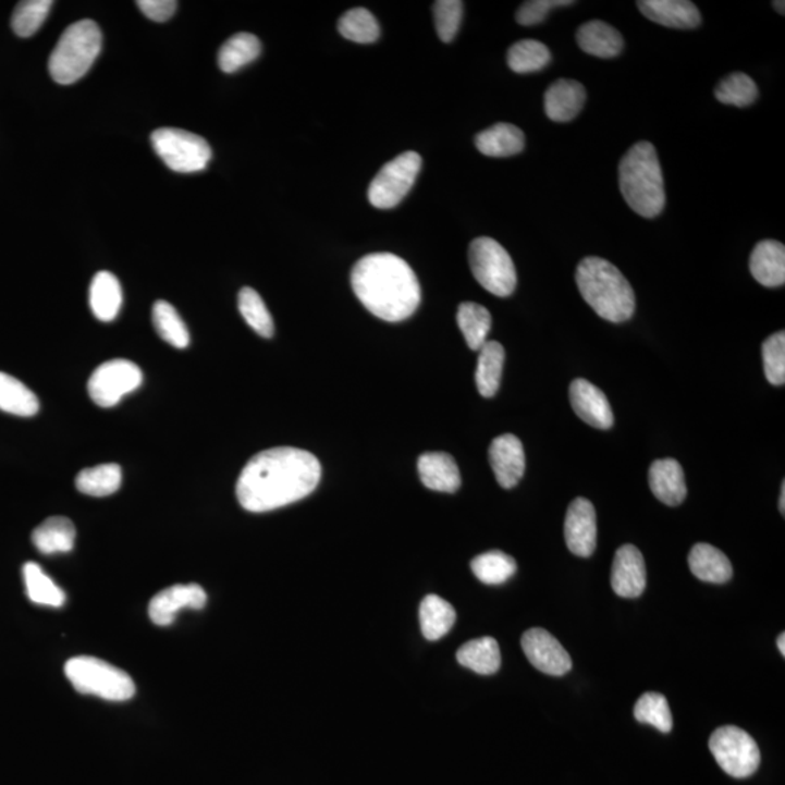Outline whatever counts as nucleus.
I'll list each match as a JSON object with an SVG mask.
<instances>
[{
  "instance_id": "nucleus-1",
  "label": "nucleus",
  "mask_w": 785,
  "mask_h": 785,
  "mask_svg": "<svg viewBox=\"0 0 785 785\" xmlns=\"http://www.w3.org/2000/svg\"><path fill=\"white\" fill-rule=\"evenodd\" d=\"M322 467L309 451L279 446L256 454L238 476L237 501L246 511L268 512L292 505L318 488Z\"/></svg>"
},
{
  "instance_id": "nucleus-2",
  "label": "nucleus",
  "mask_w": 785,
  "mask_h": 785,
  "mask_svg": "<svg viewBox=\"0 0 785 785\" xmlns=\"http://www.w3.org/2000/svg\"><path fill=\"white\" fill-rule=\"evenodd\" d=\"M355 296L376 318L402 322L419 307L420 285L409 263L393 254H371L351 272Z\"/></svg>"
},
{
  "instance_id": "nucleus-3",
  "label": "nucleus",
  "mask_w": 785,
  "mask_h": 785,
  "mask_svg": "<svg viewBox=\"0 0 785 785\" xmlns=\"http://www.w3.org/2000/svg\"><path fill=\"white\" fill-rule=\"evenodd\" d=\"M576 284L584 300L600 318L622 323L635 315L636 294L622 271L609 260L597 256L580 260Z\"/></svg>"
},
{
  "instance_id": "nucleus-4",
  "label": "nucleus",
  "mask_w": 785,
  "mask_h": 785,
  "mask_svg": "<svg viewBox=\"0 0 785 785\" xmlns=\"http://www.w3.org/2000/svg\"><path fill=\"white\" fill-rule=\"evenodd\" d=\"M620 189L628 207L645 219L658 217L666 195L661 162L652 143L640 142L620 162Z\"/></svg>"
},
{
  "instance_id": "nucleus-5",
  "label": "nucleus",
  "mask_w": 785,
  "mask_h": 785,
  "mask_svg": "<svg viewBox=\"0 0 785 785\" xmlns=\"http://www.w3.org/2000/svg\"><path fill=\"white\" fill-rule=\"evenodd\" d=\"M102 49V33L90 20L71 25L62 34L49 60L51 77L60 85H72L93 68Z\"/></svg>"
},
{
  "instance_id": "nucleus-6",
  "label": "nucleus",
  "mask_w": 785,
  "mask_h": 785,
  "mask_svg": "<svg viewBox=\"0 0 785 785\" xmlns=\"http://www.w3.org/2000/svg\"><path fill=\"white\" fill-rule=\"evenodd\" d=\"M64 674L73 688L85 696H95L107 701H127L136 694L132 676L102 659L77 657L68 661Z\"/></svg>"
},
{
  "instance_id": "nucleus-7",
  "label": "nucleus",
  "mask_w": 785,
  "mask_h": 785,
  "mask_svg": "<svg viewBox=\"0 0 785 785\" xmlns=\"http://www.w3.org/2000/svg\"><path fill=\"white\" fill-rule=\"evenodd\" d=\"M468 260L477 283L493 296L510 297L516 287L511 255L492 237H477L468 249Z\"/></svg>"
},
{
  "instance_id": "nucleus-8",
  "label": "nucleus",
  "mask_w": 785,
  "mask_h": 785,
  "mask_svg": "<svg viewBox=\"0 0 785 785\" xmlns=\"http://www.w3.org/2000/svg\"><path fill=\"white\" fill-rule=\"evenodd\" d=\"M151 145L173 172H201L211 160L210 145L197 134L177 128H159L151 134Z\"/></svg>"
},
{
  "instance_id": "nucleus-9",
  "label": "nucleus",
  "mask_w": 785,
  "mask_h": 785,
  "mask_svg": "<svg viewBox=\"0 0 785 785\" xmlns=\"http://www.w3.org/2000/svg\"><path fill=\"white\" fill-rule=\"evenodd\" d=\"M709 748L715 761L733 778H748L761 763L753 737L736 726H723L711 735Z\"/></svg>"
},
{
  "instance_id": "nucleus-10",
  "label": "nucleus",
  "mask_w": 785,
  "mask_h": 785,
  "mask_svg": "<svg viewBox=\"0 0 785 785\" xmlns=\"http://www.w3.org/2000/svg\"><path fill=\"white\" fill-rule=\"evenodd\" d=\"M422 167V158L416 151H406L384 164L368 188V199L376 208L389 210L396 207L415 185Z\"/></svg>"
},
{
  "instance_id": "nucleus-11",
  "label": "nucleus",
  "mask_w": 785,
  "mask_h": 785,
  "mask_svg": "<svg viewBox=\"0 0 785 785\" xmlns=\"http://www.w3.org/2000/svg\"><path fill=\"white\" fill-rule=\"evenodd\" d=\"M140 368L127 359H112L99 366L90 376L88 392L98 406H115L128 393L140 388Z\"/></svg>"
},
{
  "instance_id": "nucleus-12",
  "label": "nucleus",
  "mask_w": 785,
  "mask_h": 785,
  "mask_svg": "<svg viewBox=\"0 0 785 785\" xmlns=\"http://www.w3.org/2000/svg\"><path fill=\"white\" fill-rule=\"evenodd\" d=\"M520 645L531 665L543 674L563 676L572 670L571 654L561 641L544 628L536 627L524 633Z\"/></svg>"
},
{
  "instance_id": "nucleus-13",
  "label": "nucleus",
  "mask_w": 785,
  "mask_h": 785,
  "mask_svg": "<svg viewBox=\"0 0 785 785\" xmlns=\"http://www.w3.org/2000/svg\"><path fill=\"white\" fill-rule=\"evenodd\" d=\"M567 549L579 557L592 556L597 549L596 507L585 498L575 499L565 519Z\"/></svg>"
},
{
  "instance_id": "nucleus-14",
  "label": "nucleus",
  "mask_w": 785,
  "mask_h": 785,
  "mask_svg": "<svg viewBox=\"0 0 785 785\" xmlns=\"http://www.w3.org/2000/svg\"><path fill=\"white\" fill-rule=\"evenodd\" d=\"M206 604L207 593L199 585H173L150 601L149 617L156 626L167 627L175 622L177 611L203 610Z\"/></svg>"
},
{
  "instance_id": "nucleus-15",
  "label": "nucleus",
  "mask_w": 785,
  "mask_h": 785,
  "mask_svg": "<svg viewBox=\"0 0 785 785\" xmlns=\"http://www.w3.org/2000/svg\"><path fill=\"white\" fill-rule=\"evenodd\" d=\"M489 462L498 483L503 489L515 488L526 471L523 442L512 433L494 438L489 446Z\"/></svg>"
},
{
  "instance_id": "nucleus-16",
  "label": "nucleus",
  "mask_w": 785,
  "mask_h": 785,
  "mask_svg": "<svg viewBox=\"0 0 785 785\" xmlns=\"http://www.w3.org/2000/svg\"><path fill=\"white\" fill-rule=\"evenodd\" d=\"M569 397L575 414L584 422L598 429H610L614 425V414L609 398L597 385L585 379H576L571 384Z\"/></svg>"
},
{
  "instance_id": "nucleus-17",
  "label": "nucleus",
  "mask_w": 785,
  "mask_h": 785,
  "mask_svg": "<svg viewBox=\"0 0 785 785\" xmlns=\"http://www.w3.org/2000/svg\"><path fill=\"white\" fill-rule=\"evenodd\" d=\"M611 585L622 598H637L645 592L646 563L643 554L635 545H623L615 553Z\"/></svg>"
},
{
  "instance_id": "nucleus-18",
  "label": "nucleus",
  "mask_w": 785,
  "mask_h": 785,
  "mask_svg": "<svg viewBox=\"0 0 785 785\" xmlns=\"http://www.w3.org/2000/svg\"><path fill=\"white\" fill-rule=\"evenodd\" d=\"M637 8L646 19L663 27L691 29L701 24L700 11L688 0H640Z\"/></svg>"
},
{
  "instance_id": "nucleus-19",
  "label": "nucleus",
  "mask_w": 785,
  "mask_h": 785,
  "mask_svg": "<svg viewBox=\"0 0 785 785\" xmlns=\"http://www.w3.org/2000/svg\"><path fill=\"white\" fill-rule=\"evenodd\" d=\"M649 486L667 506H678L687 498L683 466L674 458L657 459L649 468Z\"/></svg>"
},
{
  "instance_id": "nucleus-20",
  "label": "nucleus",
  "mask_w": 785,
  "mask_h": 785,
  "mask_svg": "<svg viewBox=\"0 0 785 785\" xmlns=\"http://www.w3.org/2000/svg\"><path fill=\"white\" fill-rule=\"evenodd\" d=\"M750 274L763 287H781L785 283V247L776 241L759 242L750 255Z\"/></svg>"
},
{
  "instance_id": "nucleus-21",
  "label": "nucleus",
  "mask_w": 785,
  "mask_h": 785,
  "mask_svg": "<svg viewBox=\"0 0 785 785\" xmlns=\"http://www.w3.org/2000/svg\"><path fill=\"white\" fill-rule=\"evenodd\" d=\"M587 93L584 85L571 79L554 82L544 95L545 115L554 123H569L582 111Z\"/></svg>"
},
{
  "instance_id": "nucleus-22",
  "label": "nucleus",
  "mask_w": 785,
  "mask_h": 785,
  "mask_svg": "<svg viewBox=\"0 0 785 785\" xmlns=\"http://www.w3.org/2000/svg\"><path fill=\"white\" fill-rule=\"evenodd\" d=\"M418 470L425 488L436 492L454 493L462 486L455 459L446 453H427L419 457Z\"/></svg>"
},
{
  "instance_id": "nucleus-23",
  "label": "nucleus",
  "mask_w": 785,
  "mask_h": 785,
  "mask_svg": "<svg viewBox=\"0 0 785 785\" xmlns=\"http://www.w3.org/2000/svg\"><path fill=\"white\" fill-rule=\"evenodd\" d=\"M578 46L585 53L601 59H613L622 53L624 40L622 34L604 21H589L576 34Z\"/></svg>"
},
{
  "instance_id": "nucleus-24",
  "label": "nucleus",
  "mask_w": 785,
  "mask_h": 785,
  "mask_svg": "<svg viewBox=\"0 0 785 785\" xmlns=\"http://www.w3.org/2000/svg\"><path fill=\"white\" fill-rule=\"evenodd\" d=\"M89 305L95 318L101 322H112L123 306V290L120 281L108 271L98 272L90 283Z\"/></svg>"
},
{
  "instance_id": "nucleus-25",
  "label": "nucleus",
  "mask_w": 785,
  "mask_h": 785,
  "mask_svg": "<svg viewBox=\"0 0 785 785\" xmlns=\"http://www.w3.org/2000/svg\"><path fill=\"white\" fill-rule=\"evenodd\" d=\"M689 569L702 582L726 584L733 575V567L726 554L714 545L698 543L688 556Z\"/></svg>"
},
{
  "instance_id": "nucleus-26",
  "label": "nucleus",
  "mask_w": 785,
  "mask_h": 785,
  "mask_svg": "<svg viewBox=\"0 0 785 785\" xmlns=\"http://www.w3.org/2000/svg\"><path fill=\"white\" fill-rule=\"evenodd\" d=\"M526 146V137L515 125L498 123L476 136V147L489 158H510L520 154Z\"/></svg>"
},
{
  "instance_id": "nucleus-27",
  "label": "nucleus",
  "mask_w": 785,
  "mask_h": 785,
  "mask_svg": "<svg viewBox=\"0 0 785 785\" xmlns=\"http://www.w3.org/2000/svg\"><path fill=\"white\" fill-rule=\"evenodd\" d=\"M76 528L64 516H51L33 532V543L41 553H69L75 548Z\"/></svg>"
},
{
  "instance_id": "nucleus-28",
  "label": "nucleus",
  "mask_w": 785,
  "mask_h": 785,
  "mask_svg": "<svg viewBox=\"0 0 785 785\" xmlns=\"http://www.w3.org/2000/svg\"><path fill=\"white\" fill-rule=\"evenodd\" d=\"M459 665L479 675L496 674L501 667V649L493 637H480L467 641L457 652Z\"/></svg>"
},
{
  "instance_id": "nucleus-29",
  "label": "nucleus",
  "mask_w": 785,
  "mask_h": 785,
  "mask_svg": "<svg viewBox=\"0 0 785 785\" xmlns=\"http://www.w3.org/2000/svg\"><path fill=\"white\" fill-rule=\"evenodd\" d=\"M505 349L496 341H488L479 349L476 385L483 397H493L501 385Z\"/></svg>"
},
{
  "instance_id": "nucleus-30",
  "label": "nucleus",
  "mask_w": 785,
  "mask_h": 785,
  "mask_svg": "<svg viewBox=\"0 0 785 785\" xmlns=\"http://www.w3.org/2000/svg\"><path fill=\"white\" fill-rule=\"evenodd\" d=\"M455 618L457 615H455L453 605L442 600L441 597L428 596L420 604L419 622L425 639L440 640L449 635Z\"/></svg>"
},
{
  "instance_id": "nucleus-31",
  "label": "nucleus",
  "mask_w": 785,
  "mask_h": 785,
  "mask_svg": "<svg viewBox=\"0 0 785 785\" xmlns=\"http://www.w3.org/2000/svg\"><path fill=\"white\" fill-rule=\"evenodd\" d=\"M260 50H262V46L254 34H236L221 46L219 66L224 73L241 71L246 64L259 58Z\"/></svg>"
},
{
  "instance_id": "nucleus-32",
  "label": "nucleus",
  "mask_w": 785,
  "mask_h": 785,
  "mask_svg": "<svg viewBox=\"0 0 785 785\" xmlns=\"http://www.w3.org/2000/svg\"><path fill=\"white\" fill-rule=\"evenodd\" d=\"M40 409V402L19 379L0 372V410L16 416H34Z\"/></svg>"
},
{
  "instance_id": "nucleus-33",
  "label": "nucleus",
  "mask_w": 785,
  "mask_h": 785,
  "mask_svg": "<svg viewBox=\"0 0 785 785\" xmlns=\"http://www.w3.org/2000/svg\"><path fill=\"white\" fill-rule=\"evenodd\" d=\"M457 323L468 348L479 351L488 342L492 316L486 307L477 303H463L458 307Z\"/></svg>"
},
{
  "instance_id": "nucleus-34",
  "label": "nucleus",
  "mask_w": 785,
  "mask_h": 785,
  "mask_svg": "<svg viewBox=\"0 0 785 785\" xmlns=\"http://www.w3.org/2000/svg\"><path fill=\"white\" fill-rule=\"evenodd\" d=\"M23 575L27 596L34 604L60 609L66 602V593L54 584L49 575H46V572L37 563H27L24 566Z\"/></svg>"
},
{
  "instance_id": "nucleus-35",
  "label": "nucleus",
  "mask_w": 785,
  "mask_h": 785,
  "mask_svg": "<svg viewBox=\"0 0 785 785\" xmlns=\"http://www.w3.org/2000/svg\"><path fill=\"white\" fill-rule=\"evenodd\" d=\"M121 480H123V471L119 464H101L82 470L76 479V488L89 496H110L120 489Z\"/></svg>"
},
{
  "instance_id": "nucleus-36",
  "label": "nucleus",
  "mask_w": 785,
  "mask_h": 785,
  "mask_svg": "<svg viewBox=\"0 0 785 785\" xmlns=\"http://www.w3.org/2000/svg\"><path fill=\"white\" fill-rule=\"evenodd\" d=\"M550 62L549 47L537 40H520L507 51V66L520 75L543 71Z\"/></svg>"
},
{
  "instance_id": "nucleus-37",
  "label": "nucleus",
  "mask_w": 785,
  "mask_h": 785,
  "mask_svg": "<svg viewBox=\"0 0 785 785\" xmlns=\"http://www.w3.org/2000/svg\"><path fill=\"white\" fill-rule=\"evenodd\" d=\"M154 324L156 332L169 345L184 349L189 345V332L184 320L177 315L171 303L159 300L154 306Z\"/></svg>"
},
{
  "instance_id": "nucleus-38",
  "label": "nucleus",
  "mask_w": 785,
  "mask_h": 785,
  "mask_svg": "<svg viewBox=\"0 0 785 785\" xmlns=\"http://www.w3.org/2000/svg\"><path fill=\"white\" fill-rule=\"evenodd\" d=\"M471 571L480 582L501 585L515 575L516 562L506 553L494 550L473 559Z\"/></svg>"
},
{
  "instance_id": "nucleus-39",
  "label": "nucleus",
  "mask_w": 785,
  "mask_h": 785,
  "mask_svg": "<svg viewBox=\"0 0 785 785\" xmlns=\"http://www.w3.org/2000/svg\"><path fill=\"white\" fill-rule=\"evenodd\" d=\"M338 29L346 40L358 42V45H371L379 40L380 25L375 15L364 8H355L342 15Z\"/></svg>"
},
{
  "instance_id": "nucleus-40",
  "label": "nucleus",
  "mask_w": 785,
  "mask_h": 785,
  "mask_svg": "<svg viewBox=\"0 0 785 785\" xmlns=\"http://www.w3.org/2000/svg\"><path fill=\"white\" fill-rule=\"evenodd\" d=\"M238 310H241L246 323L258 335L263 338L274 336V320H272L262 297L254 289L245 287L241 290V293H238Z\"/></svg>"
},
{
  "instance_id": "nucleus-41",
  "label": "nucleus",
  "mask_w": 785,
  "mask_h": 785,
  "mask_svg": "<svg viewBox=\"0 0 785 785\" xmlns=\"http://www.w3.org/2000/svg\"><path fill=\"white\" fill-rule=\"evenodd\" d=\"M714 94L719 102L739 108L752 106L759 95L757 84L745 73H732L724 77Z\"/></svg>"
},
{
  "instance_id": "nucleus-42",
  "label": "nucleus",
  "mask_w": 785,
  "mask_h": 785,
  "mask_svg": "<svg viewBox=\"0 0 785 785\" xmlns=\"http://www.w3.org/2000/svg\"><path fill=\"white\" fill-rule=\"evenodd\" d=\"M53 5L54 3L51 0H25V2H20L11 21L12 29H14L16 36L23 38L34 36L45 24Z\"/></svg>"
},
{
  "instance_id": "nucleus-43",
  "label": "nucleus",
  "mask_w": 785,
  "mask_h": 785,
  "mask_svg": "<svg viewBox=\"0 0 785 785\" xmlns=\"http://www.w3.org/2000/svg\"><path fill=\"white\" fill-rule=\"evenodd\" d=\"M635 717L637 722L650 724L662 733H670L674 726L670 704L665 696L658 692H646L637 700Z\"/></svg>"
},
{
  "instance_id": "nucleus-44",
  "label": "nucleus",
  "mask_w": 785,
  "mask_h": 785,
  "mask_svg": "<svg viewBox=\"0 0 785 785\" xmlns=\"http://www.w3.org/2000/svg\"><path fill=\"white\" fill-rule=\"evenodd\" d=\"M763 371L772 385L785 383V333L776 332L762 345Z\"/></svg>"
},
{
  "instance_id": "nucleus-45",
  "label": "nucleus",
  "mask_w": 785,
  "mask_h": 785,
  "mask_svg": "<svg viewBox=\"0 0 785 785\" xmlns=\"http://www.w3.org/2000/svg\"><path fill=\"white\" fill-rule=\"evenodd\" d=\"M463 2L459 0H438L433 3V21L438 37L451 42L457 36L463 20Z\"/></svg>"
},
{
  "instance_id": "nucleus-46",
  "label": "nucleus",
  "mask_w": 785,
  "mask_h": 785,
  "mask_svg": "<svg viewBox=\"0 0 785 785\" xmlns=\"http://www.w3.org/2000/svg\"><path fill=\"white\" fill-rule=\"evenodd\" d=\"M574 5L572 0H531L520 5L516 12V23L524 27L539 25L548 19L549 12L556 8Z\"/></svg>"
},
{
  "instance_id": "nucleus-47",
  "label": "nucleus",
  "mask_w": 785,
  "mask_h": 785,
  "mask_svg": "<svg viewBox=\"0 0 785 785\" xmlns=\"http://www.w3.org/2000/svg\"><path fill=\"white\" fill-rule=\"evenodd\" d=\"M137 7L147 19L156 21V23H164L175 14L177 2L175 0H138Z\"/></svg>"
},
{
  "instance_id": "nucleus-48",
  "label": "nucleus",
  "mask_w": 785,
  "mask_h": 785,
  "mask_svg": "<svg viewBox=\"0 0 785 785\" xmlns=\"http://www.w3.org/2000/svg\"><path fill=\"white\" fill-rule=\"evenodd\" d=\"M780 511L781 514H785V481H783V486H781Z\"/></svg>"
},
{
  "instance_id": "nucleus-49",
  "label": "nucleus",
  "mask_w": 785,
  "mask_h": 785,
  "mask_svg": "<svg viewBox=\"0 0 785 785\" xmlns=\"http://www.w3.org/2000/svg\"><path fill=\"white\" fill-rule=\"evenodd\" d=\"M776 645H778L781 654H783V657H785V635H784V633H781L778 640H776Z\"/></svg>"
},
{
  "instance_id": "nucleus-50",
  "label": "nucleus",
  "mask_w": 785,
  "mask_h": 785,
  "mask_svg": "<svg viewBox=\"0 0 785 785\" xmlns=\"http://www.w3.org/2000/svg\"><path fill=\"white\" fill-rule=\"evenodd\" d=\"M784 2H774L775 10L780 12L781 15H784Z\"/></svg>"
}]
</instances>
